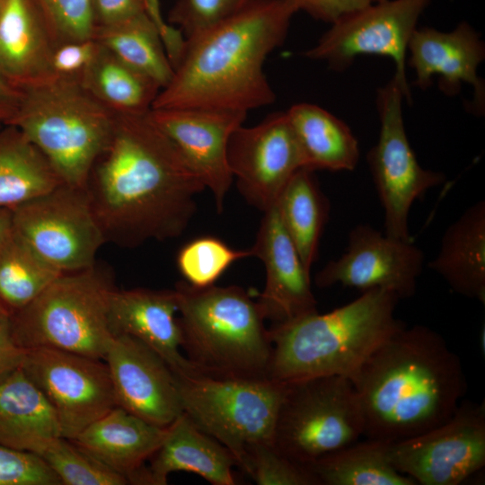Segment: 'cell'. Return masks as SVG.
<instances>
[{"mask_svg":"<svg viewBox=\"0 0 485 485\" xmlns=\"http://www.w3.org/2000/svg\"><path fill=\"white\" fill-rule=\"evenodd\" d=\"M400 298L373 288L326 313H310L269 329V378L280 382L328 375L350 378L372 353L404 326Z\"/></svg>","mask_w":485,"mask_h":485,"instance_id":"obj_4","label":"cell"},{"mask_svg":"<svg viewBox=\"0 0 485 485\" xmlns=\"http://www.w3.org/2000/svg\"><path fill=\"white\" fill-rule=\"evenodd\" d=\"M84 190L106 242L135 248L180 236L206 186L146 113L116 115Z\"/></svg>","mask_w":485,"mask_h":485,"instance_id":"obj_1","label":"cell"},{"mask_svg":"<svg viewBox=\"0 0 485 485\" xmlns=\"http://www.w3.org/2000/svg\"><path fill=\"white\" fill-rule=\"evenodd\" d=\"M114 289L111 277L95 265L64 273L9 314L12 338L24 350L50 348L104 360L113 340L108 312Z\"/></svg>","mask_w":485,"mask_h":485,"instance_id":"obj_7","label":"cell"},{"mask_svg":"<svg viewBox=\"0 0 485 485\" xmlns=\"http://www.w3.org/2000/svg\"><path fill=\"white\" fill-rule=\"evenodd\" d=\"M428 267L463 296L485 304V201L469 207L443 234Z\"/></svg>","mask_w":485,"mask_h":485,"instance_id":"obj_26","label":"cell"},{"mask_svg":"<svg viewBox=\"0 0 485 485\" xmlns=\"http://www.w3.org/2000/svg\"><path fill=\"white\" fill-rule=\"evenodd\" d=\"M247 257H252L251 249H234L218 238L201 236L181 247L176 262L187 283L204 287L214 285L233 263Z\"/></svg>","mask_w":485,"mask_h":485,"instance_id":"obj_34","label":"cell"},{"mask_svg":"<svg viewBox=\"0 0 485 485\" xmlns=\"http://www.w3.org/2000/svg\"><path fill=\"white\" fill-rule=\"evenodd\" d=\"M98 44L94 57L80 78L84 88L115 114L147 113L161 87Z\"/></svg>","mask_w":485,"mask_h":485,"instance_id":"obj_28","label":"cell"},{"mask_svg":"<svg viewBox=\"0 0 485 485\" xmlns=\"http://www.w3.org/2000/svg\"><path fill=\"white\" fill-rule=\"evenodd\" d=\"M98 47L99 44L94 39L54 46L51 55L53 75L81 78L94 57Z\"/></svg>","mask_w":485,"mask_h":485,"instance_id":"obj_40","label":"cell"},{"mask_svg":"<svg viewBox=\"0 0 485 485\" xmlns=\"http://www.w3.org/2000/svg\"><path fill=\"white\" fill-rule=\"evenodd\" d=\"M150 119L173 142L200 175L222 212L233 176L226 160L228 141L247 112L209 108L151 109Z\"/></svg>","mask_w":485,"mask_h":485,"instance_id":"obj_18","label":"cell"},{"mask_svg":"<svg viewBox=\"0 0 485 485\" xmlns=\"http://www.w3.org/2000/svg\"><path fill=\"white\" fill-rule=\"evenodd\" d=\"M104 361L117 406L162 428L183 413L173 372L142 341L128 335L114 336Z\"/></svg>","mask_w":485,"mask_h":485,"instance_id":"obj_17","label":"cell"},{"mask_svg":"<svg viewBox=\"0 0 485 485\" xmlns=\"http://www.w3.org/2000/svg\"><path fill=\"white\" fill-rule=\"evenodd\" d=\"M226 160L241 194L262 212L276 205L292 176L304 168L286 111L237 128L228 141Z\"/></svg>","mask_w":485,"mask_h":485,"instance_id":"obj_15","label":"cell"},{"mask_svg":"<svg viewBox=\"0 0 485 485\" xmlns=\"http://www.w3.org/2000/svg\"><path fill=\"white\" fill-rule=\"evenodd\" d=\"M93 39L155 82L161 90L171 81L173 67L160 32L147 14L110 26H97Z\"/></svg>","mask_w":485,"mask_h":485,"instance_id":"obj_32","label":"cell"},{"mask_svg":"<svg viewBox=\"0 0 485 485\" xmlns=\"http://www.w3.org/2000/svg\"><path fill=\"white\" fill-rule=\"evenodd\" d=\"M65 485H125L128 480L96 461L62 436L38 454Z\"/></svg>","mask_w":485,"mask_h":485,"instance_id":"obj_35","label":"cell"},{"mask_svg":"<svg viewBox=\"0 0 485 485\" xmlns=\"http://www.w3.org/2000/svg\"><path fill=\"white\" fill-rule=\"evenodd\" d=\"M174 375L183 412L199 430L225 446L238 466L249 447L273 442L287 382Z\"/></svg>","mask_w":485,"mask_h":485,"instance_id":"obj_8","label":"cell"},{"mask_svg":"<svg viewBox=\"0 0 485 485\" xmlns=\"http://www.w3.org/2000/svg\"><path fill=\"white\" fill-rule=\"evenodd\" d=\"M95 27L110 26L147 14L142 0H92Z\"/></svg>","mask_w":485,"mask_h":485,"instance_id":"obj_42","label":"cell"},{"mask_svg":"<svg viewBox=\"0 0 485 485\" xmlns=\"http://www.w3.org/2000/svg\"><path fill=\"white\" fill-rule=\"evenodd\" d=\"M181 350L198 374L212 378L269 377L272 357L266 317L238 286L176 284Z\"/></svg>","mask_w":485,"mask_h":485,"instance_id":"obj_5","label":"cell"},{"mask_svg":"<svg viewBox=\"0 0 485 485\" xmlns=\"http://www.w3.org/2000/svg\"><path fill=\"white\" fill-rule=\"evenodd\" d=\"M388 454L417 484H461L485 466V403H460L445 423L390 443Z\"/></svg>","mask_w":485,"mask_h":485,"instance_id":"obj_13","label":"cell"},{"mask_svg":"<svg viewBox=\"0 0 485 485\" xmlns=\"http://www.w3.org/2000/svg\"><path fill=\"white\" fill-rule=\"evenodd\" d=\"M62 183L47 158L18 128L0 137V207L12 209Z\"/></svg>","mask_w":485,"mask_h":485,"instance_id":"obj_30","label":"cell"},{"mask_svg":"<svg viewBox=\"0 0 485 485\" xmlns=\"http://www.w3.org/2000/svg\"><path fill=\"white\" fill-rule=\"evenodd\" d=\"M405 99L401 84L392 78L377 92L380 131L367 154L370 172L384 210L385 234L412 241L409 216L415 200L445 181L440 172L423 168L407 137L402 117Z\"/></svg>","mask_w":485,"mask_h":485,"instance_id":"obj_10","label":"cell"},{"mask_svg":"<svg viewBox=\"0 0 485 485\" xmlns=\"http://www.w3.org/2000/svg\"><path fill=\"white\" fill-rule=\"evenodd\" d=\"M20 366L52 406L64 438L72 440L117 406L109 368L101 359L37 348L24 350Z\"/></svg>","mask_w":485,"mask_h":485,"instance_id":"obj_14","label":"cell"},{"mask_svg":"<svg viewBox=\"0 0 485 485\" xmlns=\"http://www.w3.org/2000/svg\"><path fill=\"white\" fill-rule=\"evenodd\" d=\"M407 53L406 64L415 72L414 85L424 90L437 75L441 91L447 95H455L463 84H468L473 89L472 110L481 114L485 84L477 70L485 58V45L468 23L462 22L451 31L429 27L416 29Z\"/></svg>","mask_w":485,"mask_h":485,"instance_id":"obj_19","label":"cell"},{"mask_svg":"<svg viewBox=\"0 0 485 485\" xmlns=\"http://www.w3.org/2000/svg\"><path fill=\"white\" fill-rule=\"evenodd\" d=\"M347 251L316 275L319 287L340 285L361 292L381 288L399 298L413 296L424 266V253L412 241L383 234L360 224L348 234Z\"/></svg>","mask_w":485,"mask_h":485,"instance_id":"obj_16","label":"cell"},{"mask_svg":"<svg viewBox=\"0 0 485 485\" xmlns=\"http://www.w3.org/2000/svg\"><path fill=\"white\" fill-rule=\"evenodd\" d=\"M149 485H164L169 474L189 472L213 485H234L233 454L221 443L199 430L183 412L170 426L150 458Z\"/></svg>","mask_w":485,"mask_h":485,"instance_id":"obj_23","label":"cell"},{"mask_svg":"<svg viewBox=\"0 0 485 485\" xmlns=\"http://www.w3.org/2000/svg\"><path fill=\"white\" fill-rule=\"evenodd\" d=\"M115 113L80 78L51 76L22 88L13 122L49 162L64 184L84 189L108 146Z\"/></svg>","mask_w":485,"mask_h":485,"instance_id":"obj_6","label":"cell"},{"mask_svg":"<svg viewBox=\"0 0 485 485\" xmlns=\"http://www.w3.org/2000/svg\"><path fill=\"white\" fill-rule=\"evenodd\" d=\"M366 438L396 442L447 421L467 390L459 357L436 331L405 325L349 378Z\"/></svg>","mask_w":485,"mask_h":485,"instance_id":"obj_2","label":"cell"},{"mask_svg":"<svg viewBox=\"0 0 485 485\" xmlns=\"http://www.w3.org/2000/svg\"><path fill=\"white\" fill-rule=\"evenodd\" d=\"M23 355L12 338L8 315L0 322V377L19 366Z\"/></svg>","mask_w":485,"mask_h":485,"instance_id":"obj_44","label":"cell"},{"mask_svg":"<svg viewBox=\"0 0 485 485\" xmlns=\"http://www.w3.org/2000/svg\"><path fill=\"white\" fill-rule=\"evenodd\" d=\"M364 436V419L348 377L328 375L287 383L273 444L307 466Z\"/></svg>","mask_w":485,"mask_h":485,"instance_id":"obj_9","label":"cell"},{"mask_svg":"<svg viewBox=\"0 0 485 485\" xmlns=\"http://www.w3.org/2000/svg\"><path fill=\"white\" fill-rule=\"evenodd\" d=\"M173 290L115 288L110 297L108 321L112 336H131L154 349L175 375H199L181 350Z\"/></svg>","mask_w":485,"mask_h":485,"instance_id":"obj_21","label":"cell"},{"mask_svg":"<svg viewBox=\"0 0 485 485\" xmlns=\"http://www.w3.org/2000/svg\"><path fill=\"white\" fill-rule=\"evenodd\" d=\"M12 211L14 232L62 273L95 265L106 242L84 189L62 183Z\"/></svg>","mask_w":485,"mask_h":485,"instance_id":"obj_11","label":"cell"},{"mask_svg":"<svg viewBox=\"0 0 485 485\" xmlns=\"http://www.w3.org/2000/svg\"><path fill=\"white\" fill-rule=\"evenodd\" d=\"M9 315V313L0 304V322Z\"/></svg>","mask_w":485,"mask_h":485,"instance_id":"obj_47","label":"cell"},{"mask_svg":"<svg viewBox=\"0 0 485 485\" xmlns=\"http://www.w3.org/2000/svg\"><path fill=\"white\" fill-rule=\"evenodd\" d=\"M296 11H304L317 20L332 22L338 18L381 0H286Z\"/></svg>","mask_w":485,"mask_h":485,"instance_id":"obj_41","label":"cell"},{"mask_svg":"<svg viewBox=\"0 0 485 485\" xmlns=\"http://www.w3.org/2000/svg\"><path fill=\"white\" fill-rule=\"evenodd\" d=\"M21 94L15 96L11 88L0 75V102L20 103Z\"/></svg>","mask_w":485,"mask_h":485,"instance_id":"obj_46","label":"cell"},{"mask_svg":"<svg viewBox=\"0 0 485 485\" xmlns=\"http://www.w3.org/2000/svg\"><path fill=\"white\" fill-rule=\"evenodd\" d=\"M251 251L266 270L265 287L258 298L266 319L279 324L318 312L311 271L303 264L276 206L264 212Z\"/></svg>","mask_w":485,"mask_h":485,"instance_id":"obj_20","label":"cell"},{"mask_svg":"<svg viewBox=\"0 0 485 485\" xmlns=\"http://www.w3.org/2000/svg\"><path fill=\"white\" fill-rule=\"evenodd\" d=\"M62 274L13 230L0 248V304L9 314L16 312Z\"/></svg>","mask_w":485,"mask_h":485,"instance_id":"obj_33","label":"cell"},{"mask_svg":"<svg viewBox=\"0 0 485 485\" xmlns=\"http://www.w3.org/2000/svg\"><path fill=\"white\" fill-rule=\"evenodd\" d=\"M61 436L57 415L19 366L0 377V444L38 454Z\"/></svg>","mask_w":485,"mask_h":485,"instance_id":"obj_25","label":"cell"},{"mask_svg":"<svg viewBox=\"0 0 485 485\" xmlns=\"http://www.w3.org/2000/svg\"><path fill=\"white\" fill-rule=\"evenodd\" d=\"M296 12L286 0H260L186 39L173 75L152 109L248 112L271 104L276 95L264 64L286 40Z\"/></svg>","mask_w":485,"mask_h":485,"instance_id":"obj_3","label":"cell"},{"mask_svg":"<svg viewBox=\"0 0 485 485\" xmlns=\"http://www.w3.org/2000/svg\"><path fill=\"white\" fill-rule=\"evenodd\" d=\"M54 43L32 0H4L0 11V70L23 87L53 76Z\"/></svg>","mask_w":485,"mask_h":485,"instance_id":"obj_24","label":"cell"},{"mask_svg":"<svg viewBox=\"0 0 485 485\" xmlns=\"http://www.w3.org/2000/svg\"><path fill=\"white\" fill-rule=\"evenodd\" d=\"M299 145L304 167L311 171H353L358 142L348 126L326 110L297 103L286 111Z\"/></svg>","mask_w":485,"mask_h":485,"instance_id":"obj_27","label":"cell"},{"mask_svg":"<svg viewBox=\"0 0 485 485\" xmlns=\"http://www.w3.org/2000/svg\"><path fill=\"white\" fill-rule=\"evenodd\" d=\"M260 0H177L169 23L178 28L185 40L245 10Z\"/></svg>","mask_w":485,"mask_h":485,"instance_id":"obj_38","label":"cell"},{"mask_svg":"<svg viewBox=\"0 0 485 485\" xmlns=\"http://www.w3.org/2000/svg\"><path fill=\"white\" fill-rule=\"evenodd\" d=\"M430 0H381L331 22L317 43L304 52L336 71L348 67L359 56L378 55L394 63L393 78L405 100L411 101L406 78L407 51L418 20Z\"/></svg>","mask_w":485,"mask_h":485,"instance_id":"obj_12","label":"cell"},{"mask_svg":"<svg viewBox=\"0 0 485 485\" xmlns=\"http://www.w3.org/2000/svg\"><path fill=\"white\" fill-rule=\"evenodd\" d=\"M59 478L36 454L0 444V485H60Z\"/></svg>","mask_w":485,"mask_h":485,"instance_id":"obj_39","label":"cell"},{"mask_svg":"<svg viewBox=\"0 0 485 485\" xmlns=\"http://www.w3.org/2000/svg\"><path fill=\"white\" fill-rule=\"evenodd\" d=\"M275 206L303 264L311 271L330 213L329 200L321 190L313 171L299 169L281 191Z\"/></svg>","mask_w":485,"mask_h":485,"instance_id":"obj_29","label":"cell"},{"mask_svg":"<svg viewBox=\"0 0 485 485\" xmlns=\"http://www.w3.org/2000/svg\"><path fill=\"white\" fill-rule=\"evenodd\" d=\"M239 467L258 485H320L307 466L287 457L273 442L249 447Z\"/></svg>","mask_w":485,"mask_h":485,"instance_id":"obj_36","label":"cell"},{"mask_svg":"<svg viewBox=\"0 0 485 485\" xmlns=\"http://www.w3.org/2000/svg\"><path fill=\"white\" fill-rule=\"evenodd\" d=\"M13 231V211L11 208L0 207V248L11 236Z\"/></svg>","mask_w":485,"mask_h":485,"instance_id":"obj_45","label":"cell"},{"mask_svg":"<svg viewBox=\"0 0 485 485\" xmlns=\"http://www.w3.org/2000/svg\"><path fill=\"white\" fill-rule=\"evenodd\" d=\"M54 46L93 39L95 21L92 0H32Z\"/></svg>","mask_w":485,"mask_h":485,"instance_id":"obj_37","label":"cell"},{"mask_svg":"<svg viewBox=\"0 0 485 485\" xmlns=\"http://www.w3.org/2000/svg\"><path fill=\"white\" fill-rule=\"evenodd\" d=\"M391 442L366 438L327 454L307 467L320 485H417L392 464Z\"/></svg>","mask_w":485,"mask_h":485,"instance_id":"obj_31","label":"cell"},{"mask_svg":"<svg viewBox=\"0 0 485 485\" xmlns=\"http://www.w3.org/2000/svg\"><path fill=\"white\" fill-rule=\"evenodd\" d=\"M146 12L157 27L168 57L174 69L185 44L181 31L164 20L161 12L160 0H142Z\"/></svg>","mask_w":485,"mask_h":485,"instance_id":"obj_43","label":"cell"},{"mask_svg":"<svg viewBox=\"0 0 485 485\" xmlns=\"http://www.w3.org/2000/svg\"><path fill=\"white\" fill-rule=\"evenodd\" d=\"M4 1V0H0V11H1V8H2V6H3Z\"/></svg>","mask_w":485,"mask_h":485,"instance_id":"obj_48","label":"cell"},{"mask_svg":"<svg viewBox=\"0 0 485 485\" xmlns=\"http://www.w3.org/2000/svg\"><path fill=\"white\" fill-rule=\"evenodd\" d=\"M166 432L167 428L154 425L116 406L70 441L123 475L128 484H149L145 462L159 448Z\"/></svg>","mask_w":485,"mask_h":485,"instance_id":"obj_22","label":"cell"}]
</instances>
